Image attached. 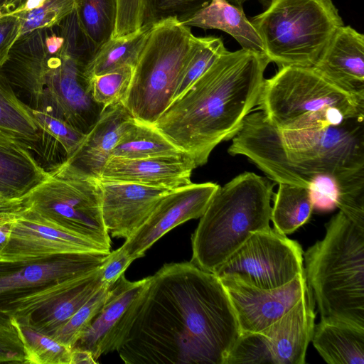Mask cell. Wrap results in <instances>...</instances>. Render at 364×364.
Instances as JSON below:
<instances>
[{"label": "cell", "mask_w": 364, "mask_h": 364, "mask_svg": "<svg viewBox=\"0 0 364 364\" xmlns=\"http://www.w3.org/2000/svg\"><path fill=\"white\" fill-rule=\"evenodd\" d=\"M240 333L214 273L169 263L149 277L117 352L127 364H225Z\"/></svg>", "instance_id": "6da1fadb"}, {"label": "cell", "mask_w": 364, "mask_h": 364, "mask_svg": "<svg viewBox=\"0 0 364 364\" xmlns=\"http://www.w3.org/2000/svg\"><path fill=\"white\" fill-rule=\"evenodd\" d=\"M270 63L245 49L223 53L153 125L196 167L220 143L231 139L257 107Z\"/></svg>", "instance_id": "7a4b0ae2"}, {"label": "cell", "mask_w": 364, "mask_h": 364, "mask_svg": "<svg viewBox=\"0 0 364 364\" xmlns=\"http://www.w3.org/2000/svg\"><path fill=\"white\" fill-rule=\"evenodd\" d=\"M303 257L321 318L364 328V228L339 211Z\"/></svg>", "instance_id": "3957f363"}, {"label": "cell", "mask_w": 364, "mask_h": 364, "mask_svg": "<svg viewBox=\"0 0 364 364\" xmlns=\"http://www.w3.org/2000/svg\"><path fill=\"white\" fill-rule=\"evenodd\" d=\"M273 187L247 171L219 186L192 235L190 262L214 273L252 233L270 228Z\"/></svg>", "instance_id": "277c9868"}, {"label": "cell", "mask_w": 364, "mask_h": 364, "mask_svg": "<svg viewBox=\"0 0 364 364\" xmlns=\"http://www.w3.org/2000/svg\"><path fill=\"white\" fill-rule=\"evenodd\" d=\"M257 106L279 131L306 130L364 114V93L338 86L313 67L285 66L264 79Z\"/></svg>", "instance_id": "5b68a950"}, {"label": "cell", "mask_w": 364, "mask_h": 364, "mask_svg": "<svg viewBox=\"0 0 364 364\" xmlns=\"http://www.w3.org/2000/svg\"><path fill=\"white\" fill-rule=\"evenodd\" d=\"M199 41L173 17L154 23L134 67L122 104L136 121L154 125L173 101L181 75Z\"/></svg>", "instance_id": "8992f818"}, {"label": "cell", "mask_w": 364, "mask_h": 364, "mask_svg": "<svg viewBox=\"0 0 364 364\" xmlns=\"http://www.w3.org/2000/svg\"><path fill=\"white\" fill-rule=\"evenodd\" d=\"M290 164L309 177H332L338 201L364 198V114L337 124L300 131H279Z\"/></svg>", "instance_id": "52a82bcc"}, {"label": "cell", "mask_w": 364, "mask_h": 364, "mask_svg": "<svg viewBox=\"0 0 364 364\" xmlns=\"http://www.w3.org/2000/svg\"><path fill=\"white\" fill-rule=\"evenodd\" d=\"M250 21L264 54L279 68L313 67L343 26L332 0H272Z\"/></svg>", "instance_id": "ba28073f"}, {"label": "cell", "mask_w": 364, "mask_h": 364, "mask_svg": "<svg viewBox=\"0 0 364 364\" xmlns=\"http://www.w3.org/2000/svg\"><path fill=\"white\" fill-rule=\"evenodd\" d=\"M24 203L26 209L46 221L110 252L99 180L50 174L24 197Z\"/></svg>", "instance_id": "9c48e42d"}, {"label": "cell", "mask_w": 364, "mask_h": 364, "mask_svg": "<svg viewBox=\"0 0 364 364\" xmlns=\"http://www.w3.org/2000/svg\"><path fill=\"white\" fill-rule=\"evenodd\" d=\"M26 105L64 120L84 134L105 109L92 97L85 65L63 46L49 54L46 70Z\"/></svg>", "instance_id": "30bf717a"}, {"label": "cell", "mask_w": 364, "mask_h": 364, "mask_svg": "<svg viewBox=\"0 0 364 364\" xmlns=\"http://www.w3.org/2000/svg\"><path fill=\"white\" fill-rule=\"evenodd\" d=\"M303 255L297 241L269 228L252 233L214 274L230 275L261 289H275L304 272Z\"/></svg>", "instance_id": "8fae6325"}, {"label": "cell", "mask_w": 364, "mask_h": 364, "mask_svg": "<svg viewBox=\"0 0 364 364\" xmlns=\"http://www.w3.org/2000/svg\"><path fill=\"white\" fill-rule=\"evenodd\" d=\"M99 268L47 284L0 306V316L52 336L102 285Z\"/></svg>", "instance_id": "7c38bea8"}, {"label": "cell", "mask_w": 364, "mask_h": 364, "mask_svg": "<svg viewBox=\"0 0 364 364\" xmlns=\"http://www.w3.org/2000/svg\"><path fill=\"white\" fill-rule=\"evenodd\" d=\"M108 253L70 252L25 260H0V306L38 287L92 272L100 267Z\"/></svg>", "instance_id": "4fadbf2b"}, {"label": "cell", "mask_w": 364, "mask_h": 364, "mask_svg": "<svg viewBox=\"0 0 364 364\" xmlns=\"http://www.w3.org/2000/svg\"><path fill=\"white\" fill-rule=\"evenodd\" d=\"M219 186L213 182L191 183L168 191L146 221L125 240L122 248L134 260L143 257L171 230L189 220L200 218Z\"/></svg>", "instance_id": "5bb4252c"}, {"label": "cell", "mask_w": 364, "mask_h": 364, "mask_svg": "<svg viewBox=\"0 0 364 364\" xmlns=\"http://www.w3.org/2000/svg\"><path fill=\"white\" fill-rule=\"evenodd\" d=\"M218 278L230 299L241 333H258L268 328L293 308L309 289L304 272L272 289L258 288L230 275Z\"/></svg>", "instance_id": "9a60e30c"}, {"label": "cell", "mask_w": 364, "mask_h": 364, "mask_svg": "<svg viewBox=\"0 0 364 364\" xmlns=\"http://www.w3.org/2000/svg\"><path fill=\"white\" fill-rule=\"evenodd\" d=\"M228 152L243 155L277 183L309 188L311 177L296 170L289 161L277 129L262 111L250 112L231 139Z\"/></svg>", "instance_id": "2e32d148"}, {"label": "cell", "mask_w": 364, "mask_h": 364, "mask_svg": "<svg viewBox=\"0 0 364 364\" xmlns=\"http://www.w3.org/2000/svg\"><path fill=\"white\" fill-rule=\"evenodd\" d=\"M149 277L131 282L124 274L112 286L108 297L73 348L90 352L97 361L119 348L128 332L132 315Z\"/></svg>", "instance_id": "e0dca14e"}, {"label": "cell", "mask_w": 364, "mask_h": 364, "mask_svg": "<svg viewBox=\"0 0 364 364\" xmlns=\"http://www.w3.org/2000/svg\"><path fill=\"white\" fill-rule=\"evenodd\" d=\"M102 252L92 241L55 225L25 209L14 220L0 260L17 261L62 253Z\"/></svg>", "instance_id": "ac0fdd59"}, {"label": "cell", "mask_w": 364, "mask_h": 364, "mask_svg": "<svg viewBox=\"0 0 364 364\" xmlns=\"http://www.w3.org/2000/svg\"><path fill=\"white\" fill-rule=\"evenodd\" d=\"M133 120L122 102L106 107L75 152L50 173L99 180L114 147Z\"/></svg>", "instance_id": "d6986e66"}, {"label": "cell", "mask_w": 364, "mask_h": 364, "mask_svg": "<svg viewBox=\"0 0 364 364\" xmlns=\"http://www.w3.org/2000/svg\"><path fill=\"white\" fill-rule=\"evenodd\" d=\"M105 225L112 237L129 238L173 189L133 183L100 181Z\"/></svg>", "instance_id": "ffe728a7"}, {"label": "cell", "mask_w": 364, "mask_h": 364, "mask_svg": "<svg viewBox=\"0 0 364 364\" xmlns=\"http://www.w3.org/2000/svg\"><path fill=\"white\" fill-rule=\"evenodd\" d=\"M196 168L185 154L138 159L110 156L99 180L176 189L192 183L191 176Z\"/></svg>", "instance_id": "44dd1931"}, {"label": "cell", "mask_w": 364, "mask_h": 364, "mask_svg": "<svg viewBox=\"0 0 364 364\" xmlns=\"http://www.w3.org/2000/svg\"><path fill=\"white\" fill-rule=\"evenodd\" d=\"M315 301L309 289L302 299L262 333L272 364H304L315 326Z\"/></svg>", "instance_id": "7402d4cb"}, {"label": "cell", "mask_w": 364, "mask_h": 364, "mask_svg": "<svg viewBox=\"0 0 364 364\" xmlns=\"http://www.w3.org/2000/svg\"><path fill=\"white\" fill-rule=\"evenodd\" d=\"M338 86L364 93V36L350 26H342L313 66Z\"/></svg>", "instance_id": "603a6c76"}, {"label": "cell", "mask_w": 364, "mask_h": 364, "mask_svg": "<svg viewBox=\"0 0 364 364\" xmlns=\"http://www.w3.org/2000/svg\"><path fill=\"white\" fill-rule=\"evenodd\" d=\"M39 139V129L31 109L18 98L0 70V145L21 146L36 158Z\"/></svg>", "instance_id": "cb8c5ba5"}, {"label": "cell", "mask_w": 364, "mask_h": 364, "mask_svg": "<svg viewBox=\"0 0 364 364\" xmlns=\"http://www.w3.org/2000/svg\"><path fill=\"white\" fill-rule=\"evenodd\" d=\"M181 22L187 26L223 31L233 37L242 49L264 54L262 41L242 8L227 0H211L205 7Z\"/></svg>", "instance_id": "d4e9b609"}, {"label": "cell", "mask_w": 364, "mask_h": 364, "mask_svg": "<svg viewBox=\"0 0 364 364\" xmlns=\"http://www.w3.org/2000/svg\"><path fill=\"white\" fill-rule=\"evenodd\" d=\"M311 341L329 364H364V328L321 318Z\"/></svg>", "instance_id": "484cf974"}, {"label": "cell", "mask_w": 364, "mask_h": 364, "mask_svg": "<svg viewBox=\"0 0 364 364\" xmlns=\"http://www.w3.org/2000/svg\"><path fill=\"white\" fill-rule=\"evenodd\" d=\"M50 176L32 152L18 146L0 145V195L21 199Z\"/></svg>", "instance_id": "4316f807"}, {"label": "cell", "mask_w": 364, "mask_h": 364, "mask_svg": "<svg viewBox=\"0 0 364 364\" xmlns=\"http://www.w3.org/2000/svg\"><path fill=\"white\" fill-rule=\"evenodd\" d=\"M31 110L40 135L36 160L46 171L51 173L75 152L85 134L60 118L43 111Z\"/></svg>", "instance_id": "83f0119b"}, {"label": "cell", "mask_w": 364, "mask_h": 364, "mask_svg": "<svg viewBox=\"0 0 364 364\" xmlns=\"http://www.w3.org/2000/svg\"><path fill=\"white\" fill-rule=\"evenodd\" d=\"M153 26L149 23L134 32L109 39L87 64L85 75L88 78L126 65L134 67Z\"/></svg>", "instance_id": "f1b7e54d"}, {"label": "cell", "mask_w": 364, "mask_h": 364, "mask_svg": "<svg viewBox=\"0 0 364 364\" xmlns=\"http://www.w3.org/2000/svg\"><path fill=\"white\" fill-rule=\"evenodd\" d=\"M183 154L153 125L134 119L114 147L111 156L138 159Z\"/></svg>", "instance_id": "f546056e"}, {"label": "cell", "mask_w": 364, "mask_h": 364, "mask_svg": "<svg viewBox=\"0 0 364 364\" xmlns=\"http://www.w3.org/2000/svg\"><path fill=\"white\" fill-rule=\"evenodd\" d=\"M314 210L308 188L280 183L274 196L270 220L274 229L283 234H291L306 223Z\"/></svg>", "instance_id": "4dcf8cb0"}, {"label": "cell", "mask_w": 364, "mask_h": 364, "mask_svg": "<svg viewBox=\"0 0 364 364\" xmlns=\"http://www.w3.org/2000/svg\"><path fill=\"white\" fill-rule=\"evenodd\" d=\"M116 11L117 0H75L79 26L97 52L112 37Z\"/></svg>", "instance_id": "1f68e13d"}, {"label": "cell", "mask_w": 364, "mask_h": 364, "mask_svg": "<svg viewBox=\"0 0 364 364\" xmlns=\"http://www.w3.org/2000/svg\"><path fill=\"white\" fill-rule=\"evenodd\" d=\"M16 326L24 350L26 363L70 364L73 348L52 337L10 318Z\"/></svg>", "instance_id": "d6a6232c"}, {"label": "cell", "mask_w": 364, "mask_h": 364, "mask_svg": "<svg viewBox=\"0 0 364 364\" xmlns=\"http://www.w3.org/2000/svg\"><path fill=\"white\" fill-rule=\"evenodd\" d=\"M227 49L220 37H199L197 47L181 75L173 101L198 80Z\"/></svg>", "instance_id": "836d02e7"}, {"label": "cell", "mask_w": 364, "mask_h": 364, "mask_svg": "<svg viewBox=\"0 0 364 364\" xmlns=\"http://www.w3.org/2000/svg\"><path fill=\"white\" fill-rule=\"evenodd\" d=\"M112 286L103 283L51 337L71 348L87 329L108 297Z\"/></svg>", "instance_id": "e575fe53"}, {"label": "cell", "mask_w": 364, "mask_h": 364, "mask_svg": "<svg viewBox=\"0 0 364 364\" xmlns=\"http://www.w3.org/2000/svg\"><path fill=\"white\" fill-rule=\"evenodd\" d=\"M134 67L126 65L114 70L88 77L95 101L105 108L122 102L129 87Z\"/></svg>", "instance_id": "d590c367"}, {"label": "cell", "mask_w": 364, "mask_h": 364, "mask_svg": "<svg viewBox=\"0 0 364 364\" xmlns=\"http://www.w3.org/2000/svg\"><path fill=\"white\" fill-rule=\"evenodd\" d=\"M74 10L75 0H46L37 9L13 15L20 19V36L36 29L53 28Z\"/></svg>", "instance_id": "8d00e7d4"}, {"label": "cell", "mask_w": 364, "mask_h": 364, "mask_svg": "<svg viewBox=\"0 0 364 364\" xmlns=\"http://www.w3.org/2000/svg\"><path fill=\"white\" fill-rule=\"evenodd\" d=\"M211 0H144V25L173 17L183 21L205 7Z\"/></svg>", "instance_id": "74e56055"}, {"label": "cell", "mask_w": 364, "mask_h": 364, "mask_svg": "<svg viewBox=\"0 0 364 364\" xmlns=\"http://www.w3.org/2000/svg\"><path fill=\"white\" fill-rule=\"evenodd\" d=\"M237 363H271L261 332L240 333L225 362V364Z\"/></svg>", "instance_id": "f35d334b"}, {"label": "cell", "mask_w": 364, "mask_h": 364, "mask_svg": "<svg viewBox=\"0 0 364 364\" xmlns=\"http://www.w3.org/2000/svg\"><path fill=\"white\" fill-rule=\"evenodd\" d=\"M144 0H117L115 25L112 38L134 32L144 26Z\"/></svg>", "instance_id": "ab89813d"}, {"label": "cell", "mask_w": 364, "mask_h": 364, "mask_svg": "<svg viewBox=\"0 0 364 364\" xmlns=\"http://www.w3.org/2000/svg\"><path fill=\"white\" fill-rule=\"evenodd\" d=\"M308 188L314 209L318 211H329L336 207L338 188L332 177L318 175L314 178Z\"/></svg>", "instance_id": "60d3db41"}, {"label": "cell", "mask_w": 364, "mask_h": 364, "mask_svg": "<svg viewBox=\"0 0 364 364\" xmlns=\"http://www.w3.org/2000/svg\"><path fill=\"white\" fill-rule=\"evenodd\" d=\"M133 261L122 247L110 251L99 267L102 282L112 286Z\"/></svg>", "instance_id": "b9f144b4"}, {"label": "cell", "mask_w": 364, "mask_h": 364, "mask_svg": "<svg viewBox=\"0 0 364 364\" xmlns=\"http://www.w3.org/2000/svg\"><path fill=\"white\" fill-rule=\"evenodd\" d=\"M21 22L16 15L0 16V68L6 60L9 50L18 38Z\"/></svg>", "instance_id": "7bdbcfd3"}, {"label": "cell", "mask_w": 364, "mask_h": 364, "mask_svg": "<svg viewBox=\"0 0 364 364\" xmlns=\"http://www.w3.org/2000/svg\"><path fill=\"white\" fill-rule=\"evenodd\" d=\"M26 208L24 198L8 199L0 195V221L14 218Z\"/></svg>", "instance_id": "ee69618b"}, {"label": "cell", "mask_w": 364, "mask_h": 364, "mask_svg": "<svg viewBox=\"0 0 364 364\" xmlns=\"http://www.w3.org/2000/svg\"><path fill=\"white\" fill-rule=\"evenodd\" d=\"M16 218L0 221V253L4 250L9 241L13 223Z\"/></svg>", "instance_id": "f6af8a7d"}, {"label": "cell", "mask_w": 364, "mask_h": 364, "mask_svg": "<svg viewBox=\"0 0 364 364\" xmlns=\"http://www.w3.org/2000/svg\"><path fill=\"white\" fill-rule=\"evenodd\" d=\"M97 363L92 353L86 350L73 348L70 364Z\"/></svg>", "instance_id": "bcb514c9"}, {"label": "cell", "mask_w": 364, "mask_h": 364, "mask_svg": "<svg viewBox=\"0 0 364 364\" xmlns=\"http://www.w3.org/2000/svg\"><path fill=\"white\" fill-rule=\"evenodd\" d=\"M45 43L48 53L53 55L60 50L64 43V38L60 35L58 36L55 33H48Z\"/></svg>", "instance_id": "7dc6e473"}, {"label": "cell", "mask_w": 364, "mask_h": 364, "mask_svg": "<svg viewBox=\"0 0 364 364\" xmlns=\"http://www.w3.org/2000/svg\"><path fill=\"white\" fill-rule=\"evenodd\" d=\"M26 0H0V16L11 15Z\"/></svg>", "instance_id": "c3c4849f"}, {"label": "cell", "mask_w": 364, "mask_h": 364, "mask_svg": "<svg viewBox=\"0 0 364 364\" xmlns=\"http://www.w3.org/2000/svg\"><path fill=\"white\" fill-rule=\"evenodd\" d=\"M46 0H26L24 4L11 15L28 12L43 5Z\"/></svg>", "instance_id": "681fc988"}, {"label": "cell", "mask_w": 364, "mask_h": 364, "mask_svg": "<svg viewBox=\"0 0 364 364\" xmlns=\"http://www.w3.org/2000/svg\"><path fill=\"white\" fill-rule=\"evenodd\" d=\"M228 2H230V4L237 6V7H240V8H242V4L246 1V0H227Z\"/></svg>", "instance_id": "f907efd6"}]
</instances>
